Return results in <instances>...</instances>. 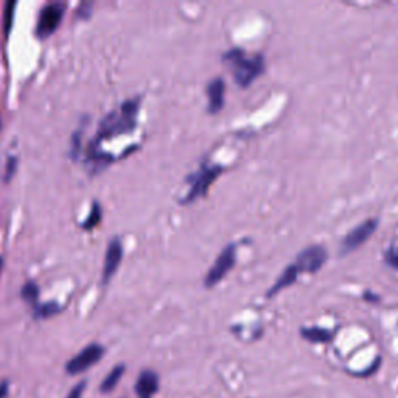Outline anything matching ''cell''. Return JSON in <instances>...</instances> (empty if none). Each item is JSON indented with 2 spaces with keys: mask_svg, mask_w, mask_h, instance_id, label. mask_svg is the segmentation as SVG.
Instances as JSON below:
<instances>
[{
  "mask_svg": "<svg viewBox=\"0 0 398 398\" xmlns=\"http://www.w3.org/2000/svg\"><path fill=\"white\" fill-rule=\"evenodd\" d=\"M328 258V252L320 244H313V246L305 248L296 260L285 270L282 271L279 279L274 282V285L266 293V297H274L279 294L282 289L293 285V283L301 277L302 274H315L322 267Z\"/></svg>",
  "mask_w": 398,
  "mask_h": 398,
  "instance_id": "cell-1",
  "label": "cell"
},
{
  "mask_svg": "<svg viewBox=\"0 0 398 398\" xmlns=\"http://www.w3.org/2000/svg\"><path fill=\"white\" fill-rule=\"evenodd\" d=\"M100 219H102V209H100V204L98 203H94V204H92V209H90L89 217L84 219L83 227L84 229L95 227L100 223Z\"/></svg>",
  "mask_w": 398,
  "mask_h": 398,
  "instance_id": "cell-16",
  "label": "cell"
},
{
  "mask_svg": "<svg viewBox=\"0 0 398 398\" xmlns=\"http://www.w3.org/2000/svg\"><path fill=\"white\" fill-rule=\"evenodd\" d=\"M139 104V100H128V102L120 106V111H112L111 114H108L102 120V123H100L97 139L92 143L98 145L102 140L108 139V137L123 134L134 129Z\"/></svg>",
  "mask_w": 398,
  "mask_h": 398,
  "instance_id": "cell-3",
  "label": "cell"
},
{
  "mask_svg": "<svg viewBox=\"0 0 398 398\" xmlns=\"http://www.w3.org/2000/svg\"><path fill=\"white\" fill-rule=\"evenodd\" d=\"M14 8H16V2H14V0H11V2L5 5V10H4V30H5V33H10V30L13 27Z\"/></svg>",
  "mask_w": 398,
  "mask_h": 398,
  "instance_id": "cell-17",
  "label": "cell"
},
{
  "mask_svg": "<svg viewBox=\"0 0 398 398\" xmlns=\"http://www.w3.org/2000/svg\"><path fill=\"white\" fill-rule=\"evenodd\" d=\"M2 265H4V262H2V257H0V271H2Z\"/></svg>",
  "mask_w": 398,
  "mask_h": 398,
  "instance_id": "cell-22",
  "label": "cell"
},
{
  "mask_svg": "<svg viewBox=\"0 0 398 398\" xmlns=\"http://www.w3.org/2000/svg\"><path fill=\"white\" fill-rule=\"evenodd\" d=\"M8 381H4V382H0V398H5L6 395H8Z\"/></svg>",
  "mask_w": 398,
  "mask_h": 398,
  "instance_id": "cell-21",
  "label": "cell"
},
{
  "mask_svg": "<svg viewBox=\"0 0 398 398\" xmlns=\"http://www.w3.org/2000/svg\"><path fill=\"white\" fill-rule=\"evenodd\" d=\"M378 229V219L377 218H370L363 221L361 224H358L356 227L351 229V231L344 236L341 241V249L339 254L341 255H347L351 254V252L356 251L359 246L370 239V236L377 232Z\"/></svg>",
  "mask_w": 398,
  "mask_h": 398,
  "instance_id": "cell-5",
  "label": "cell"
},
{
  "mask_svg": "<svg viewBox=\"0 0 398 398\" xmlns=\"http://www.w3.org/2000/svg\"><path fill=\"white\" fill-rule=\"evenodd\" d=\"M382 258H385V263L392 267L394 271H398V246H390L382 254Z\"/></svg>",
  "mask_w": 398,
  "mask_h": 398,
  "instance_id": "cell-18",
  "label": "cell"
},
{
  "mask_svg": "<svg viewBox=\"0 0 398 398\" xmlns=\"http://www.w3.org/2000/svg\"><path fill=\"white\" fill-rule=\"evenodd\" d=\"M301 334L303 339L315 344H325L333 339V333L322 327H303L301 328Z\"/></svg>",
  "mask_w": 398,
  "mask_h": 398,
  "instance_id": "cell-12",
  "label": "cell"
},
{
  "mask_svg": "<svg viewBox=\"0 0 398 398\" xmlns=\"http://www.w3.org/2000/svg\"><path fill=\"white\" fill-rule=\"evenodd\" d=\"M20 294H22V298H24L25 302L36 305L37 296H40V288H37V285H36L35 282H27L25 285H24V288H22Z\"/></svg>",
  "mask_w": 398,
  "mask_h": 398,
  "instance_id": "cell-14",
  "label": "cell"
},
{
  "mask_svg": "<svg viewBox=\"0 0 398 398\" xmlns=\"http://www.w3.org/2000/svg\"><path fill=\"white\" fill-rule=\"evenodd\" d=\"M121 257H123V244L120 239H112L108 251H106L104 257V266H103V282H109L114 274H116L117 267L120 266Z\"/></svg>",
  "mask_w": 398,
  "mask_h": 398,
  "instance_id": "cell-9",
  "label": "cell"
},
{
  "mask_svg": "<svg viewBox=\"0 0 398 398\" xmlns=\"http://www.w3.org/2000/svg\"><path fill=\"white\" fill-rule=\"evenodd\" d=\"M123 372H125V366H116V367H114V369L111 370V373L102 382V392H104V394L106 392H112V390L117 387L121 377H123Z\"/></svg>",
  "mask_w": 398,
  "mask_h": 398,
  "instance_id": "cell-13",
  "label": "cell"
},
{
  "mask_svg": "<svg viewBox=\"0 0 398 398\" xmlns=\"http://www.w3.org/2000/svg\"><path fill=\"white\" fill-rule=\"evenodd\" d=\"M223 58L232 68L235 83L241 88H248L265 71V58L260 53L248 55L243 49H231Z\"/></svg>",
  "mask_w": 398,
  "mask_h": 398,
  "instance_id": "cell-2",
  "label": "cell"
},
{
  "mask_svg": "<svg viewBox=\"0 0 398 398\" xmlns=\"http://www.w3.org/2000/svg\"><path fill=\"white\" fill-rule=\"evenodd\" d=\"M16 168H18V159L13 156V157H10L8 162H6V170H5V179L6 181L11 179V176L14 174V171H16Z\"/></svg>",
  "mask_w": 398,
  "mask_h": 398,
  "instance_id": "cell-19",
  "label": "cell"
},
{
  "mask_svg": "<svg viewBox=\"0 0 398 398\" xmlns=\"http://www.w3.org/2000/svg\"><path fill=\"white\" fill-rule=\"evenodd\" d=\"M84 387H86V382H80V385H76V386L72 389V392L67 395V398H81V397H83Z\"/></svg>",
  "mask_w": 398,
  "mask_h": 398,
  "instance_id": "cell-20",
  "label": "cell"
},
{
  "mask_svg": "<svg viewBox=\"0 0 398 398\" xmlns=\"http://www.w3.org/2000/svg\"><path fill=\"white\" fill-rule=\"evenodd\" d=\"M236 262V248L235 244H229L223 249V252L218 255L215 265H213L207 275H205V287H213L217 285L218 282L223 280L226 277V274L232 270Z\"/></svg>",
  "mask_w": 398,
  "mask_h": 398,
  "instance_id": "cell-6",
  "label": "cell"
},
{
  "mask_svg": "<svg viewBox=\"0 0 398 398\" xmlns=\"http://www.w3.org/2000/svg\"><path fill=\"white\" fill-rule=\"evenodd\" d=\"M104 354V349L98 344H90L84 350H81L78 355L73 356L71 361L66 364V370L71 375H78L81 372H86L89 367L97 364L102 359Z\"/></svg>",
  "mask_w": 398,
  "mask_h": 398,
  "instance_id": "cell-8",
  "label": "cell"
},
{
  "mask_svg": "<svg viewBox=\"0 0 398 398\" xmlns=\"http://www.w3.org/2000/svg\"><path fill=\"white\" fill-rule=\"evenodd\" d=\"M157 389H159L157 375L151 370L142 372L135 385L137 395H139L140 398H151L157 392Z\"/></svg>",
  "mask_w": 398,
  "mask_h": 398,
  "instance_id": "cell-11",
  "label": "cell"
},
{
  "mask_svg": "<svg viewBox=\"0 0 398 398\" xmlns=\"http://www.w3.org/2000/svg\"><path fill=\"white\" fill-rule=\"evenodd\" d=\"M221 171H223V168L218 165L204 164L201 168H199V171L193 173L188 178L190 188L187 191V195L183 196L182 203L187 204V203L195 201L198 196H203L205 191H207L210 183L218 178Z\"/></svg>",
  "mask_w": 398,
  "mask_h": 398,
  "instance_id": "cell-4",
  "label": "cell"
},
{
  "mask_svg": "<svg viewBox=\"0 0 398 398\" xmlns=\"http://www.w3.org/2000/svg\"><path fill=\"white\" fill-rule=\"evenodd\" d=\"M224 90L226 84L223 78H213L207 84V97H209V111L217 114L224 106Z\"/></svg>",
  "mask_w": 398,
  "mask_h": 398,
  "instance_id": "cell-10",
  "label": "cell"
},
{
  "mask_svg": "<svg viewBox=\"0 0 398 398\" xmlns=\"http://www.w3.org/2000/svg\"><path fill=\"white\" fill-rule=\"evenodd\" d=\"M64 8H66L64 4L61 2H52L44 6L40 13V19H37V27H36L37 36L47 37L49 35L55 32L58 25L61 24V20H63Z\"/></svg>",
  "mask_w": 398,
  "mask_h": 398,
  "instance_id": "cell-7",
  "label": "cell"
},
{
  "mask_svg": "<svg viewBox=\"0 0 398 398\" xmlns=\"http://www.w3.org/2000/svg\"><path fill=\"white\" fill-rule=\"evenodd\" d=\"M59 311V305L55 302H47V303H42V305H36L35 308V315L36 318H49L56 315Z\"/></svg>",
  "mask_w": 398,
  "mask_h": 398,
  "instance_id": "cell-15",
  "label": "cell"
}]
</instances>
